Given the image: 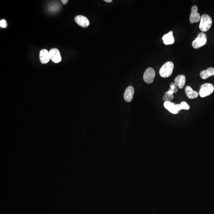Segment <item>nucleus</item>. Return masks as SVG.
<instances>
[{"label": "nucleus", "instance_id": "f257e3e1", "mask_svg": "<svg viewBox=\"0 0 214 214\" xmlns=\"http://www.w3.org/2000/svg\"><path fill=\"white\" fill-rule=\"evenodd\" d=\"M211 16L206 14H203L201 17L199 28L202 32H207L211 28L212 24Z\"/></svg>", "mask_w": 214, "mask_h": 214}, {"label": "nucleus", "instance_id": "f03ea898", "mask_svg": "<svg viewBox=\"0 0 214 214\" xmlns=\"http://www.w3.org/2000/svg\"><path fill=\"white\" fill-rule=\"evenodd\" d=\"M174 64L173 62H168L164 64L160 70V76L163 78L170 77L173 72Z\"/></svg>", "mask_w": 214, "mask_h": 214}, {"label": "nucleus", "instance_id": "7ed1b4c3", "mask_svg": "<svg viewBox=\"0 0 214 214\" xmlns=\"http://www.w3.org/2000/svg\"><path fill=\"white\" fill-rule=\"evenodd\" d=\"M207 41L206 34L204 32L199 33L197 38H196L192 43L193 47L195 49H198L205 45Z\"/></svg>", "mask_w": 214, "mask_h": 214}, {"label": "nucleus", "instance_id": "20e7f679", "mask_svg": "<svg viewBox=\"0 0 214 214\" xmlns=\"http://www.w3.org/2000/svg\"><path fill=\"white\" fill-rule=\"evenodd\" d=\"M214 91L213 85L212 84L206 83L202 85L200 87L199 94L201 97L204 98L209 96L213 93Z\"/></svg>", "mask_w": 214, "mask_h": 214}, {"label": "nucleus", "instance_id": "39448f33", "mask_svg": "<svg viewBox=\"0 0 214 214\" xmlns=\"http://www.w3.org/2000/svg\"><path fill=\"white\" fill-rule=\"evenodd\" d=\"M156 77V72L151 67H149L145 71L143 76L144 81L146 83L150 84L153 82Z\"/></svg>", "mask_w": 214, "mask_h": 214}, {"label": "nucleus", "instance_id": "423d86ee", "mask_svg": "<svg viewBox=\"0 0 214 214\" xmlns=\"http://www.w3.org/2000/svg\"><path fill=\"white\" fill-rule=\"evenodd\" d=\"M201 19V16L198 12L197 6H193L191 9V13L190 17V22L191 23H197Z\"/></svg>", "mask_w": 214, "mask_h": 214}, {"label": "nucleus", "instance_id": "0eeeda50", "mask_svg": "<svg viewBox=\"0 0 214 214\" xmlns=\"http://www.w3.org/2000/svg\"><path fill=\"white\" fill-rule=\"evenodd\" d=\"M51 60L55 63H58L62 60V57L59 51L57 49H51L49 52Z\"/></svg>", "mask_w": 214, "mask_h": 214}, {"label": "nucleus", "instance_id": "6e6552de", "mask_svg": "<svg viewBox=\"0 0 214 214\" xmlns=\"http://www.w3.org/2000/svg\"><path fill=\"white\" fill-rule=\"evenodd\" d=\"M75 20L77 24L81 27H86L89 25V21L87 17L84 16L79 15L76 16Z\"/></svg>", "mask_w": 214, "mask_h": 214}, {"label": "nucleus", "instance_id": "1a4fd4ad", "mask_svg": "<svg viewBox=\"0 0 214 214\" xmlns=\"http://www.w3.org/2000/svg\"><path fill=\"white\" fill-rule=\"evenodd\" d=\"M135 90L132 86L128 87L125 91L124 98L125 101L127 102H130L132 101L134 94Z\"/></svg>", "mask_w": 214, "mask_h": 214}, {"label": "nucleus", "instance_id": "9d476101", "mask_svg": "<svg viewBox=\"0 0 214 214\" xmlns=\"http://www.w3.org/2000/svg\"><path fill=\"white\" fill-rule=\"evenodd\" d=\"M39 58L41 63L45 64L48 63L51 60L49 52L46 49L41 50L39 53Z\"/></svg>", "mask_w": 214, "mask_h": 214}, {"label": "nucleus", "instance_id": "9b49d317", "mask_svg": "<svg viewBox=\"0 0 214 214\" xmlns=\"http://www.w3.org/2000/svg\"><path fill=\"white\" fill-rule=\"evenodd\" d=\"M164 44L166 45H172L174 43L175 38L174 37L173 32L171 31L162 37Z\"/></svg>", "mask_w": 214, "mask_h": 214}, {"label": "nucleus", "instance_id": "f8f14e48", "mask_svg": "<svg viewBox=\"0 0 214 214\" xmlns=\"http://www.w3.org/2000/svg\"><path fill=\"white\" fill-rule=\"evenodd\" d=\"M186 83V78L184 75H179L175 79V84L179 88L182 89L185 86Z\"/></svg>", "mask_w": 214, "mask_h": 214}, {"label": "nucleus", "instance_id": "ddd939ff", "mask_svg": "<svg viewBox=\"0 0 214 214\" xmlns=\"http://www.w3.org/2000/svg\"><path fill=\"white\" fill-rule=\"evenodd\" d=\"M213 76H214V68L212 67H209L207 70H204L200 73V76L203 79H206Z\"/></svg>", "mask_w": 214, "mask_h": 214}, {"label": "nucleus", "instance_id": "4468645a", "mask_svg": "<svg viewBox=\"0 0 214 214\" xmlns=\"http://www.w3.org/2000/svg\"><path fill=\"white\" fill-rule=\"evenodd\" d=\"M185 92L188 97L190 99H195L198 97V92L194 91L190 86H187L185 88Z\"/></svg>", "mask_w": 214, "mask_h": 214}, {"label": "nucleus", "instance_id": "2eb2a0df", "mask_svg": "<svg viewBox=\"0 0 214 214\" xmlns=\"http://www.w3.org/2000/svg\"><path fill=\"white\" fill-rule=\"evenodd\" d=\"M175 105L176 104L174 103L171 102H165L164 104V106L165 108L171 113L175 114L178 113V112L175 109Z\"/></svg>", "mask_w": 214, "mask_h": 214}, {"label": "nucleus", "instance_id": "dca6fc26", "mask_svg": "<svg viewBox=\"0 0 214 214\" xmlns=\"http://www.w3.org/2000/svg\"><path fill=\"white\" fill-rule=\"evenodd\" d=\"M174 98L173 94L169 93L168 92H166L164 95L163 99L165 102H171Z\"/></svg>", "mask_w": 214, "mask_h": 214}, {"label": "nucleus", "instance_id": "f3484780", "mask_svg": "<svg viewBox=\"0 0 214 214\" xmlns=\"http://www.w3.org/2000/svg\"><path fill=\"white\" fill-rule=\"evenodd\" d=\"M170 86V88L169 89V91H168L169 93L173 94L174 93H176L178 91V88L176 86H175V83L173 82L171 83Z\"/></svg>", "mask_w": 214, "mask_h": 214}, {"label": "nucleus", "instance_id": "a211bd4d", "mask_svg": "<svg viewBox=\"0 0 214 214\" xmlns=\"http://www.w3.org/2000/svg\"><path fill=\"white\" fill-rule=\"evenodd\" d=\"M180 104H181L182 110H188L190 109V106L189 105L187 104V102H181Z\"/></svg>", "mask_w": 214, "mask_h": 214}, {"label": "nucleus", "instance_id": "6ab92c4d", "mask_svg": "<svg viewBox=\"0 0 214 214\" xmlns=\"http://www.w3.org/2000/svg\"><path fill=\"white\" fill-rule=\"evenodd\" d=\"M0 26L2 28H5L7 27V24L6 23V21L5 20H2L0 22Z\"/></svg>", "mask_w": 214, "mask_h": 214}, {"label": "nucleus", "instance_id": "aec40b11", "mask_svg": "<svg viewBox=\"0 0 214 214\" xmlns=\"http://www.w3.org/2000/svg\"><path fill=\"white\" fill-rule=\"evenodd\" d=\"M175 108L176 110L178 111V112L179 111L182 110L181 104H176V105H175Z\"/></svg>", "mask_w": 214, "mask_h": 214}, {"label": "nucleus", "instance_id": "412c9836", "mask_svg": "<svg viewBox=\"0 0 214 214\" xmlns=\"http://www.w3.org/2000/svg\"><path fill=\"white\" fill-rule=\"evenodd\" d=\"M63 4H66L68 2V0H62L61 1Z\"/></svg>", "mask_w": 214, "mask_h": 214}, {"label": "nucleus", "instance_id": "4be33fe9", "mask_svg": "<svg viewBox=\"0 0 214 214\" xmlns=\"http://www.w3.org/2000/svg\"><path fill=\"white\" fill-rule=\"evenodd\" d=\"M104 1L107 2H112V0H104Z\"/></svg>", "mask_w": 214, "mask_h": 214}]
</instances>
